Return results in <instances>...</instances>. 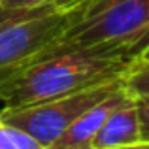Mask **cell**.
Listing matches in <instances>:
<instances>
[{
	"label": "cell",
	"instance_id": "cell-1",
	"mask_svg": "<svg viewBox=\"0 0 149 149\" xmlns=\"http://www.w3.org/2000/svg\"><path fill=\"white\" fill-rule=\"evenodd\" d=\"M132 57L87 49H55L0 81L2 108H23L70 93L123 79Z\"/></svg>",
	"mask_w": 149,
	"mask_h": 149
},
{
	"label": "cell",
	"instance_id": "cell-2",
	"mask_svg": "<svg viewBox=\"0 0 149 149\" xmlns=\"http://www.w3.org/2000/svg\"><path fill=\"white\" fill-rule=\"evenodd\" d=\"M147 45L149 0H91L51 51L87 49L136 61Z\"/></svg>",
	"mask_w": 149,
	"mask_h": 149
},
{
	"label": "cell",
	"instance_id": "cell-3",
	"mask_svg": "<svg viewBox=\"0 0 149 149\" xmlns=\"http://www.w3.org/2000/svg\"><path fill=\"white\" fill-rule=\"evenodd\" d=\"M87 4L47 6L0 15V81L53 49Z\"/></svg>",
	"mask_w": 149,
	"mask_h": 149
},
{
	"label": "cell",
	"instance_id": "cell-4",
	"mask_svg": "<svg viewBox=\"0 0 149 149\" xmlns=\"http://www.w3.org/2000/svg\"><path fill=\"white\" fill-rule=\"evenodd\" d=\"M123 79H113L95 87H87L53 100L23 106V108H2L0 121L29 132L44 147H51L55 140L93 104L111 95Z\"/></svg>",
	"mask_w": 149,
	"mask_h": 149
},
{
	"label": "cell",
	"instance_id": "cell-5",
	"mask_svg": "<svg viewBox=\"0 0 149 149\" xmlns=\"http://www.w3.org/2000/svg\"><path fill=\"white\" fill-rule=\"evenodd\" d=\"M134 98L128 87L125 85V79L111 95H108L100 102L93 104L89 109H85L57 140L49 149H93L98 130L102 128L104 121L109 117L113 109H117L127 100Z\"/></svg>",
	"mask_w": 149,
	"mask_h": 149
},
{
	"label": "cell",
	"instance_id": "cell-6",
	"mask_svg": "<svg viewBox=\"0 0 149 149\" xmlns=\"http://www.w3.org/2000/svg\"><path fill=\"white\" fill-rule=\"evenodd\" d=\"M142 121H140L138 98H130L109 113L98 130L93 149H119L142 142Z\"/></svg>",
	"mask_w": 149,
	"mask_h": 149
},
{
	"label": "cell",
	"instance_id": "cell-7",
	"mask_svg": "<svg viewBox=\"0 0 149 149\" xmlns=\"http://www.w3.org/2000/svg\"><path fill=\"white\" fill-rule=\"evenodd\" d=\"M123 79L136 98H149V62H136Z\"/></svg>",
	"mask_w": 149,
	"mask_h": 149
},
{
	"label": "cell",
	"instance_id": "cell-8",
	"mask_svg": "<svg viewBox=\"0 0 149 149\" xmlns=\"http://www.w3.org/2000/svg\"><path fill=\"white\" fill-rule=\"evenodd\" d=\"M91 0H0V15L19 10H34V8H47V6H77L87 4Z\"/></svg>",
	"mask_w": 149,
	"mask_h": 149
},
{
	"label": "cell",
	"instance_id": "cell-9",
	"mask_svg": "<svg viewBox=\"0 0 149 149\" xmlns=\"http://www.w3.org/2000/svg\"><path fill=\"white\" fill-rule=\"evenodd\" d=\"M140 108V121H142V136L149 140V98H138Z\"/></svg>",
	"mask_w": 149,
	"mask_h": 149
},
{
	"label": "cell",
	"instance_id": "cell-10",
	"mask_svg": "<svg viewBox=\"0 0 149 149\" xmlns=\"http://www.w3.org/2000/svg\"><path fill=\"white\" fill-rule=\"evenodd\" d=\"M0 149H17L13 134H11V127L4 121H0Z\"/></svg>",
	"mask_w": 149,
	"mask_h": 149
},
{
	"label": "cell",
	"instance_id": "cell-11",
	"mask_svg": "<svg viewBox=\"0 0 149 149\" xmlns=\"http://www.w3.org/2000/svg\"><path fill=\"white\" fill-rule=\"evenodd\" d=\"M136 62H149V45L146 47V51H143V53L136 58Z\"/></svg>",
	"mask_w": 149,
	"mask_h": 149
},
{
	"label": "cell",
	"instance_id": "cell-12",
	"mask_svg": "<svg viewBox=\"0 0 149 149\" xmlns=\"http://www.w3.org/2000/svg\"><path fill=\"white\" fill-rule=\"evenodd\" d=\"M119 149H128V147H119Z\"/></svg>",
	"mask_w": 149,
	"mask_h": 149
}]
</instances>
